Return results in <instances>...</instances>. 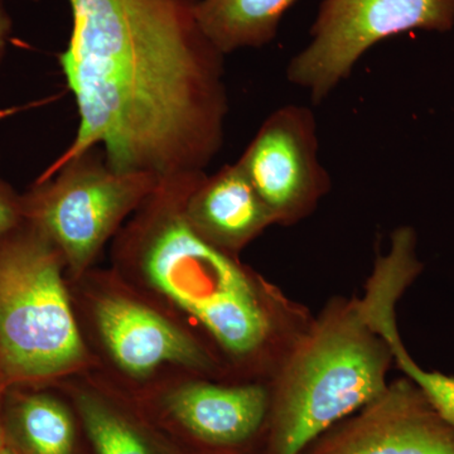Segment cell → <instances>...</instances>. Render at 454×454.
<instances>
[{
  "label": "cell",
  "instance_id": "cell-11",
  "mask_svg": "<svg viewBox=\"0 0 454 454\" xmlns=\"http://www.w3.org/2000/svg\"><path fill=\"white\" fill-rule=\"evenodd\" d=\"M173 417L206 443L234 446L255 434L268 408V394L258 385L220 387L193 382L167 399Z\"/></svg>",
  "mask_w": 454,
  "mask_h": 454
},
{
  "label": "cell",
  "instance_id": "cell-19",
  "mask_svg": "<svg viewBox=\"0 0 454 454\" xmlns=\"http://www.w3.org/2000/svg\"><path fill=\"white\" fill-rule=\"evenodd\" d=\"M4 454H12L11 452H9V450H5V453Z\"/></svg>",
  "mask_w": 454,
  "mask_h": 454
},
{
  "label": "cell",
  "instance_id": "cell-4",
  "mask_svg": "<svg viewBox=\"0 0 454 454\" xmlns=\"http://www.w3.org/2000/svg\"><path fill=\"white\" fill-rule=\"evenodd\" d=\"M64 258L28 221L0 236V373L37 380L79 365L85 349L64 279Z\"/></svg>",
  "mask_w": 454,
  "mask_h": 454
},
{
  "label": "cell",
  "instance_id": "cell-6",
  "mask_svg": "<svg viewBox=\"0 0 454 454\" xmlns=\"http://www.w3.org/2000/svg\"><path fill=\"white\" fill-rule=\"evenodd\" d=\"M453 27L454 0H324L310 42L293 57L286 77L319 104L379 42L414 29L448 32Z\"/></svg>",
  "mask_w": 454,
  "mask_h": 454
},
{
  "label": "cell",
  "instance_id": "cell-14",
  "mask_svg": "<svg viewBox=\"0 0 454 454\" xmlns=\"http://www.w3.org/2000/svg\"><path fill=\"white\" fill-rule=\"evenodd\" d=\"M396 301V298L390 294L376 298L372 304L373 321L390 343L396 365L404 372L406 378L413 380L422 389L442 417L454 427V376L427 372L411 357L397 333Z\"/></svg>",
  "mask_w": 454,
  "mask_h": 454
},
{
  "label": "cell",
  "instance_id": "cell-9",
  "mask_svg": "<svg viewBox=\"0 0 454 454\" xmlns=\"http://www.w3.org/2000/svg\"><path fill=\"white\" fill-rule=\"evenodd\" d=\"M95 315L114 360L131 375H146L166 364L208 365L195 340L143 304L110 295L98 301Z\"/></svg>",
  "mask_w": 454,
  "mask_h": 454
},
{
  "label": "cell",
  "instance_id": "cell-8",
  "mask_svg": "<svg viewBox=\"0 0 454 454\" xmlns=\"http://www.w3.org/2000/svg\"><path fill=\"white\" fill-rule=\"evenodd\" d=\"M360 411L313 454H454V427L409 378Z\"/></svg>",
  "mask_w": 454,
  "mask_h": 454
},
{
  "label": "cell",
  "instance_id": "cell-13",
  "mask_svg": "<svg viewBox=\"0 0 454 454\" xmlns=\"http://www.w3.org/2000/svg\"><path fill=\"white\" fill-rule=\"evenodd\" d=\"M16 427L29 454H73V419L53 397L42 394L25 397L16 409Z\"/></svg>",
  "mask_w": 454,
  "mask_h": 454
},
{
  "label": "cell",
  "instance_id": "cell-10",
  "mask_svg": "<svg viewBox=\"0 0 454 454\" xmlns=\"http://www.w3.org/2000/svg\"><path fill=\"white\" fill-rule=\"evenodd\" d=\"M186 216L203 239L229 254L277 223L238 163L206 175L188 197Z\"/></svg>",
  "mask_w": 454,
  "mask_h": 454
},
{
  "label": "cell",
  "instance_id": "cell-1",
  "mask_svg": "<svg viewBox=\"0 0 454 454\" xmlns=\"http://www.w3.org/2000/svg\"><path fill=\"white\" fill-rule=\"evenodd\" d=\"M67 2L73 31L59 65L79 127L57 162L100 146L119 172H205L223 148L229 98L200 0Z\"/></svg>",
  "mask_w": 454,
  "mask_h": 454
},
{
  "label": "cell",
  "instance_id": "cell-3",
  "mask_svg": "<svg viewBox=\"0 0 454 454\" xmlns=\"http://www.w3.org/2000/svg\"><path fill=\"white\" fill-rule=\"evenodd\" d=\"M393 360L366 295L322 317L284 367L274 454H301L325 430L380 395Z\"/></svg>",
  "mask_w": 454,
  "mask_h": 454
},
{
  "label": "cell",
  "instance_id": "cell-7",
  "mask_svg": "<svg viewBox=\"0 0 454 454\" xmlns=\"http://www.w3.org/2000/svg\"><path fill=\"white\" fill-rule=\"evenodd\" d=\"M236 163L277 223L300 219L330 186L309 107L286 106L271 113Z\"/></svg>",
  "mask_w": 454,
  "mask_h": 454
},
{
  "label": "cell",
  "instance_id": "cell-5",
  "mask_svg": "<svg viewBox=\"0 0 454 454\" xmlns=\"http://www.w3.org/2000/svg\"><path fill=\"white\" fill-rule=\"evenodd\" d=\"M160 179L119 172L100 146L56 162L22 196L23 219L41 230L74 274H82Z\"/></svg>",
  "mask_w": 454,
  "mask_h": 454
},
{
  "label": "cell",
  "instance_id": "cell-12",
  "mask_svg": "<svg viewBox=\"0 0 454 454\" xmlns=\"http://www.w3.org/2000/svg\"><path fill=\"white\" fill-rule=\"evenodd\" d=\"M297 0H200L197 20L223 55L260 49L276 40L284 14Z\"/></svg>",
  "mask_w": 454,
  "mask_h": 454
},
{
  "label": "cell",
  "instance_id": "cell-15",
  "mask_svg": "<svg viewBox=\"0 0 454 454\" xmlns=\"http://www.w3.org/2000/svg\"><path fill=\"white\" fill-rule=\"evenodd\" d=\"M79 411L98 454H153L137 429L98 397L80 395Z\"/></svg>",
  "mask_w": 454,
  "mask_h": 454
},
{
  "label": "cell",
  "instance_id": "cell-17",
  "mask_svg": "<svg viewBox=\"0 0 454 454\" xmlns=\"http://www.w3.org/2000/svg\"><path fill=\"white\" fill-rule=\"evenodd\" d=\"M12 33H13V20H12L4 0H0V66L7 55Z\"/></svg>",
  "mask_w": 454,
  "mask_h": 454
},
{
  "label": "cell",
  "instance_id": "cell-2",
  "mask_svg": "<svg viewBox=\"0 0 454 454\" xmlns=\"http://www.w3.org/2000/svg\"><path fill=\"white\" fill-rule=\"evenodd\" d=\"M205 177L200 170L160 179L118 250L226 351L247 356L267 342L271 318L264 298L231 254L208 243L187 219L188 197Z\"/></svg>",
  "mask_w": 454,
  "mask_h": 454
},
{
  "label": "cell",
  "instance_id": "cell-16",
  "mask_svg": "<svg viewBox=\"0 0 454 454\" xmlns=\"http://www.w3.org/2000/svg\"><path fill=\"white\" fill-rule=\"evenodd\" d=\"M22 196L3 178L0 169V236L23 223Z\"/></svg>",
  "mask_w": 454,
  "mask_h": 454
},
{
  "label": "cell",
  "instance_id": "cell-18",
  "mask_svg": "<svg viewBox=\"0 0 454 454\" xmlns=\"http://www.w3.org/2000/svg\"><path fill=\"white\" fill-rule=\"evenodd\" d=\"M7 448H5L4 434H3L2 427H0V454H4Z\"/></svg>",
  "mask_w": 454,
  "mask_h": 454
}]
</instances>
